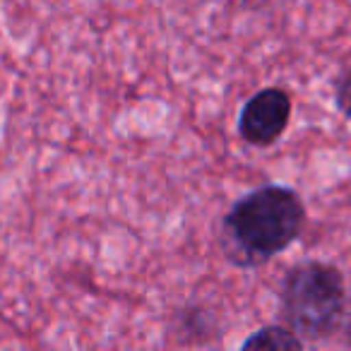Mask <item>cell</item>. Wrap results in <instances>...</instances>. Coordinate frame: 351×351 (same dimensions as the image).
Here are the masks:
<instances>
[{
  "label": "cell",
  "mask_w": 351,
  "mask_h": 351,
  "mask_svg": "<svg viewBox=\"0 0 351 351\" xmlns=\"http://www.w3.org/2000/svg\"><path fill=\"white\" fill-rule=\"evenodd\" d=\"M306 221L303 202L291 188L265 186L241 197L226 215V234L250 265L269 260L298 239Z\"/></svg>",
  "instance_id": "1"
},
{
  "label": "cell",
  "mask_w": 351,
  "mask_h": 351,
  "mask_svg": "<svg viewBox=\"0 0 351 351\" xmlns=\"http://www.w3.org/2000/svg\"><path fill=\"white\" fill-rule=\"evenodd\" d=\"M282 315L301 339H320L335 330L344 313V277L327 263H301L282 284Z\"/></svg>",
  "instance_id": "2"
},
{
  "label": "cell",
  "mask_w": 351,
  "mask_h": 351,
  "mask_svg": "<svg viewBox=\"0 0 351 351\" xmlns=\"http://www.w3.org/2000/svg\"><path fill=\"white\" fill-rule=\"evenodd\" d=\"M291 118V99L284 89L267 87L245 101L239 118L241 137L250 145L267 147L282 137Z\"/></svg>",
  "instance_id": "3"
},
{
  "label": "cell",
  "mask_w": 351,
  "mask_h": 351,
  "mask_svg": "<svg viewBox=\"0 0 351 351\" xmlns=\"http://www.w3.org/2000/svg\"><path fill=\"white\" fill-rule=\"evenodd\" d=\"M245 349H301L303 339L293 330H284V327H267L260 330L245 341Z\"/></svg>",
  "instance_id": "4"
},
{
  "label": "cell",
  "mask_w": 351,
  "mask_h": 351,
  "mask_svg": "<svg viewBox=\"0 0 351 351\" xmlns=\"http://www.w3.org/2000/svg\"><path fill=\"white\" fill-rule=\"evenodd\" d=\"M335 104H337V108H339L341 116H346L351 121V68H346L344 73L337 77Z\"/></svg>",
  "instance_id": "5"
}]
</instances>
